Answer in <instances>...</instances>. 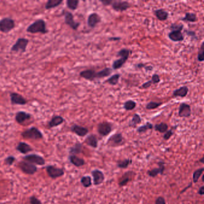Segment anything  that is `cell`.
Listing matches in <instances>:
<instances>
[{"instance_id":"6da1fadb","label":"cell","mask_w":204,"mask_h":204,"mask_svg":"<svg viewBox=\"0 0 204 204\" xmlns=\"http://www.w3.org/2000/svg\"><path fill=\"white\" fill-rule=\"evenodd\" d=\"M28 33L31 34L41 33L42 34H46L48 33V30L46 28V22L42 19H38L31 24L27 29Z\"/></svg>"},{"instance_id":"7a4b0ae2","label":"cell","mask_w":204,"mask_h":204,"mask_svg":"<svg viewBox=\"0 0 204 204\" xmlns=\"http://www.w3.org/2000/svg\"><path fill=\"white\" fill-rule=\"evenodd\" d=\"M22 136L26 139L40 140L43 138L41 131L36 127H32L22 133Z\"/></svg>"},{"instance_id":"3957f363","label":"cell","mask_w":204,"mask_h":204,"mask_svg":"<svg viewBox=\"0 0 204 204\" xmlns=\"http://www.w3.org/2000/svg\"><path fill=\"white\" fill-rule=\"evenodd\" d=\"M15 27L14 20L10 17H4L0 20V31L8 33Z\"/></svg>"},{"instance_id":"277c9868","label":"cell","mask_w":204,"mask_h":204,"mask_svg":"<svg viewBox=\"0 0 204 204\" xmlns=\"http://www.w3.org/2000/svg\"><path fill=\"white\" fill-rule=\"evenodd\" d=\"M29 40L25 38H19L17 39V40L15 44H13V46L11 48V52H21L22 53H24L26 52L27 47L28 44Z\"/></svg>"},{"instance_id":"5b68a950","label":"cell","mask_w":204,"mask_h":204,"mask_svg":"<svg viewBox=\"0 0 204 204\" xmlns=\"http://www.w3.org/2000/svg\"><path fill=\"white\" fill-rule=\"evenodd\" d=\"M19 166L20 169L26 174L33 175L37 171V168L35 165L26 161L20 162L19 163Z\"/></svg>"},{"instance_id":"8992f818","label":"cell","mask_w":204,"mask_h":204,"mask_svg":"<svg viewBox=\"0 0 204 204\" xmlns=\"http://www.w3.org/2000/svg\"><path fill=\"white\" fill-rule=\"evenodd\" d=\"M46 171L47 172L48 175L53 179L61 177L64 175V171L62 169L56 168V166L53 165L47 166Z\"/></svg>"},{"instance_id":"52a82bcc","label":"cell","mask_w":204,"mask_h":204,"mask_svg":"<svg viewBox=\"0 0 204 204\" xmlns=\"http://www.w3.org/2000/svg\"><path fill=\"white\" fill-rule=\"evenodd\" d=\"M65 17V23L68 25L73 30H77L79 27L80 24L79 22H77L74 19L73 14L69 11H67L64 14Z\"/></svg>"},{"instance_id":"ba28073f","label":"cell","mask_w":204,"mask_h":204,"mask_svg":"<svg viewBox=\"0 0 204 204\" xmlns=\"http://www.w3.org/2000/svg\"><path fill=\"white\" fill-rule=\"evenodd\" d=\"M24 159L27 161L28 162L38 165H45V160L40 155L36 154H30L24 157Z\"/></svg>"},{"instance_id":"9c48e42d","label":"cell","mask_w":204,"mask_h":204,"mask_svg":"<svg viewBox=\"0 0 204 204\" xmlns=\"http://www.w3.org/2000/svg\"><path fill=\"white\" fill-rule=\"evenodd\" d=\"M11 103L13 105H24L27 104V100L24 98L21 95L16 93L11 92L10 94Z\"/></svg>"},{"instance_id":"30bf717a","label":"cell","mask_w":204,"mask_h":204,"mask_svg":"<svg viewBox=\"0 0 204 204\" xmlns=\"http://www.w3.org/2000/svg\"><path fill=\"white\" fill-rule=\"evenodd\" d=\"M98 132L103 137L108 135L112 130V125L110 123L103 122L100 123L97 127Z\"/></svg>"},{"instance_id":"8fae6325","label":"cell","mask_w":204,"mask_h":204,"mask_svg":"<svg viewBox=\"0 0 204 204\" xmlns=\"http://www.w3.org/2000/svg\"><path fill=\"white\" fill-rule=\"evenodd\" d=\"M111 7L116 11H124L130 7V4L127 1H114L111 4Z\"/></svg>"},{"instance_id":"7c38bea8","label":"cell","mask_w":204,"mask_h":204,"mask_svg":"<svg viewBox=\"0 0 204 204\" xmlns=\"http://www.w3.org/2000/svg\"><path fill=\"white\" fill-rule=\"evenodd\" d=\"M123 137L122 133H116L108 140L107 144L112 147H116L123 144Z\"/></svg>"},{"instance_id":"4fadbf2b","label":"cell","mask_w":204,"mask_h":204,"mask_svg":"<svg viewBox=\"0 0 204 204\" xmlns=\"http://www.w3.org/2000/svg\"><path fill=\"white\" fill-rule=\"evenodd\" d=\"M191 115L190 105L186 103H181L178 109V116L180 118H189Z\"/></svg>"},{"instance_id":"5bb4252c","label":"cell","mask_w":204,"mask_h":204,"mask_svg":"<svg viewBox=\"0 0 204 204\" xmlns=\"http://www.w3.org/2000/svg\"><path fill=\"white\" fill-rule=\"evenodd\" d=\"M101 17L96 13H91L87 18V25L91 28H94L98 24L101 22Z\"/></svg>"},{"instance_id":"9a60e30c","label":"cell","mask_w":204,"mask_h":204,"mask_svg":"<svg viewBox=\"0 0 204 204\" xmlns=\"http://www.w3.org/2000/svg\"><path fill=\"white\" fill-rule=\"evenodd\" d=\"M92 175L93 178V183L96 186L101 184L104 181L105 177L104 174L102 173V171L98 169L93 170L92 172Z\"/></svg>"},{"instance_id":"2e32d148","label":"cell","mask_w":204,"mask_h":204,"mask_svg":"<svg viewBox=\"0 0 204 204\" xmlns=\"http://www.w3.org/2000/svg\"><path fill=\"white\" fill-rule=\"evenodd\" d=\"M168 37L171 41L174 42H180L183 41L184 38L181 31L174 30L169 33Z\"/></svg>"},{"instance_id":"e0dca14e","label":"cell","mask_w":204,"mask_h":204,"mask_svg":"<svg viewBox=\"0 0 204 204\" xmlns=\"http://www.w3.org/2000/svg\"><path fill=\"white\" fill-rule=\"evenodd\" d=\"M71 130L73 132H74L78 136L82 137L86 136L89 132V130L87 128L77 125V124L73 125L71 127Z\"/></svg>"},{"instance_id":"ac0fdd59","label":"cell","mask_w":204,"mask_h":204,"mask_svg":"<svg viewBox=\"0 0 204 204\" xmlns=\"http://www.w3.org/2000/svg\"><path fill=\"white\" fill-rule=\"evenodd\" d=\"M31 118V116L30 114L21 111L16 113L15 116V120L19 124H22L27 121L30 120Z\"/></svg>"},{"instance_id":"d6986e66","label":"cell","mask_w":204,"mask_h":204,"mask_svg":"<svg viewBox=\"0 0 204 204\" xmlns=\"http://www.w3.org/2000/svg\"><path fill=\"white\" fill-rule=\"evenodd\" d=\"M96 72L93 70H86L80 73V77L89 81H93L96 79Z\"/></svg>"},{"instance_id":"ffe728a7","label":"cell","mask_w":204,"mask_h":204,"mask_svg":"<svg viewBox=\"0 0 204 204\" xmlns=\"http://www.w3.org/2000/svg\"><path fill=\"white\" fill-rule=\"evenodd\" d=\"M189 88L186 86H181V87L175 89L173 92L172 95L174 97H181V98H184L186 97L188 93H189Z\"/></svg>"},{"instance_id":"44dd1931","label":"cell","mask_w":204,"mask_h":204,"mask_svg":"<svg viewBox=\"0 0 204 204\" xmlns=\"http://www.w3.org/2000/svg\"><path fill=\"white\" fill-rule=\"evenodd\" d=\"M16 150L22 154H27L33 150L32 147L24 142L19 143L16 147Z\"/></svg>"},{"instance_id":"7402d4cb","label":"cell","mask_w":204,"mask_h":204,"mask_svg":"<svg viewBox=\"0 0 204 204\" xmlns=\"http://www.w3.org/2000/svg\"><path fill=\"white\" fill-rule=\"evenodd\" d=\"M64 119L61 116H53L50 121L49 122V127L50 128L58 126H59L62 123L64 122Z\"/></svg>"},{"instance_id":"603a6c76","label":"cell","mask_w":204,"mask_h":204,"mask_svg":"<svg viewBox=\"0 0 204 204\" xmlns=\"http://www.w3.org/2000/svg\"><path fill=\"white\" fill-rule=\"evenodd\" d=\"M154 13H155L156 17L161 21L166 20L168 18V16H169L168 13L166 11H165L163 8L156 10L154 11Z\"/></svg>"},{"instance_id":"cb8c5ba5","label":"cell","mask_w":204,"mask_h":204,"mask_svg":"<svg viewBox=\"0 0 204 204\" xmlns=\"http://www.w3.org/2000/svg\"><path fill=\"white\" fill-rule=\"evenodd\" d=\"M165 169V166L163 165V162H161L159 167L158 168H154L152 170H150L148 171V174L150 177H155L157 176L159 174H163V171Z\"/></svg>"},{"instance_id":"d4e9b609","label":"cell","mask_w":204,"mask_h":204,"mask_svg":"<svg viewBox=\"0 0 204 204\" xmlns=\"http://www.w3.org/2000/svg\"><path fill=\"white\" fill-rule=\"evenodd\" d=\"M85 143L93 148H96L98 147V139L94 135L91 134L89 135L85 140Z\"/></svg>"},{"instance_id":"484cf974","label":"cell","mask_w":204,"mask_h":204,"mask_svg":"<svg viewBox=\"0 0 204 204\" xmlns=\"http://www.w3.org/2000/svg\"><path fill=\"white\" fill-rule=\"evenodd\" d=\"M113 72V69L110 68H105L100 71L96 73V78L102 79L106 77H108Z\"/></svg>"},{"instance_id":"4316f807","label":"cell","mask_w":204,"mask_h":204,"mask_svg":"<svg viewBox=\"0 0 204 204\" xmlns=\"http://www.w3.org/2000/svg\"><path fill=\"white\" fill-rule=\"evenodd\" d=\"M69 160L71 163L77 167L82 166L85 163L83 159L76 156V155H70L69 156Z\"/></svg>"},{"instance_id":"83f0119b","label":"cell","mask_w":204,"mask_h":204,"mask_svg":"<svg viewBox=\"0 0 204 204\" xmlns=\"http://www.w3.org/2000/svg\"><path fill=\"white\" fill-rule=\"evenodd\" d=\"M182 21L189 22H196L198 20L197 16L195 13H186L184 17L180 19Z\"/></svg>"},{"instance_id":"f1b7e54d","label":"cell","mask_w":204,"mask_h":204,"mask_svg":"<svg viewBox=\"0 0 204 204\" xmlns=\"http://www.w3.org/2000/svg\"><path fill=\"white\" fill-rule=\"evenodd\" d=\"M62 2V0H49L45 5V8L50 10L58 7Z\"/></svg>"},{"instance_id":"f546056e","label":"cell","mask_w":204,"mask_h":204,"mask_svg":"<svg viewBox=\"0 0 204 204\" xmlns=\"http://www.w3.org/2000/svg\"><path fill=\"white\" fill-rule=\"evenodd\" d=\"M82 144L80 143H77L73 147H72L70 150V153L71 155H76L79 154L82 152Z\"/></svg>"},{"instance_id":"4dcf8cb0","label":"cell","mask_w":204,"mask_h":204,"mask_svg":"<svg viewBox=\"0 0 204 204\" xmlns=\"http://www.w3.org/2000/svg\"><path fill=\"white\" fill-rule=\"evenodd\" d=\"M120 77H121L120 74H116L111 76L110 78H108L105 82L108 83L111 86H116L118 84Z\"/></svg>"},{"instance_id":"1f68e13d","label":"cell","mask_w":204,"mask_h":204,"mask_svg":"<svg viewBox=\"0 0 204 204\" xmlns=\"http://www.w3.org/2000/svg\"><path fill=\"white\" fill-rule=\"evenodd\" d=\"M137 106V103L132 100L126 101L123 105V108L126 111H131L135 108Z\"/></svg>"},{"instance_id":"d6a6232c","label":"cell","mask_w":204,"mask_h":204,"mask_svg":"<svg viewBox=\"0 0 204 204\" xmlns=\"http://www.w3.org/2000/svg\"><path fill=\"white\" fill-rule=\"evenodd\" d=\"M126 62V60L123 58H120V59H118L115 61L112 64V69L116 70H119L121 68Z\"/></svg>"},{"instance_id":"836d02e7","label":"cell","mask_w":204,"mask_h":204,"mask_svg":"<svg viewBox=\"0 0 204 204\" xmlns=\"http://www.w3.org/2000/svg\"><path fill=\"white\" fill-rule=\"evenodd\" d=\"M132 172H126L125 173L122 177V178L121 179L119 184L121 186H124L125 185H126V184L130 181V176H131V174Z\"/></svg>"},{"instance_id":"e575fe53","label":"cell","mask_w":204,"mask_h":204,"mask_svg":"<svg viewBox=\"0 0 204 204\" xmlns=\"http://www.w3.org/2000/svg\"><path fill=\"white\" fill-rule=\"evenodd\" d=\"M141 122V118L140 116L138 114L136 113V114H134V115L133 116L131 121L129 123V125L130 127H135Z\"/></svg>"},{"instance_id":"d590c367","label":"cell","mask_w":204,"mask_h":204,"mask_svg":"<svg viewBox=\"0 0 204 204\" xmlns=\"http://www.w3.org/2000/svg\"><path fill=\"white\" fill-rule=\"evenodd\" d=\"M155 129L161 133H165L168 129V126L165 123H161L155 124Z\"/></svg>"},{"instance_id":"8d00e7d4","label":"cell","mask_w":204,"mask_h":204,"mask_svg":"<svg viewBox=\"0 0 204 204\" xmlns=\"http://www.w3.org/2000/svg\"><path fill=\"white\" fill-rule=\"evenodd\" d=\"M153 127V124L151 123L147 122L144 125L140 126L137 129V132L138 133H144V132H146L148 130L152 129Z\"/></svg>"},{"instance_id":"74e56055","label":"cell","mask_w":204,"mask_h":204,"mask_svg":"<svg viewBox=\"0 0 204 204\" xmlns=\"http://www.w3.org/2000/svg\"><path fill=\"white\" fill-rule=\"evenodd\" d=\"M67 7L72 10H76L79 5V1L78 0H67Z\"/></svg>"},{"instance_id":"f35d334b","label":"cell","mask_w":204,"mask_h":204,"mask_svg":"<svg viewBox=\"0 0 204 204\" xmlns=\"http://www.w3.org/2000/svg\"><path fill=\"white\" fill-rule=\"evenodd\" d=\"M130 53V50L127 49H122L119 52H118L117 55L118 56H120L121 58H123L127 61L129 58Z\"/></svg>"},{"instance_id":"ab89813d","label":"cell","mask_w":204,"mask_h":204,"mask_svg":"<svg viewBox=\"0 0 204 204\" xmlns=\"http://www.w3.org/2000/svg\"><path fill=\"white\" fill-rule=\"evenodd\" d=\"M81 183L84 187H89L92 185V180L89 176H84L81 178Z\"/></svg>"},{"instance_id":"60d3db41","label":"cell","mask_w":204,"mask_h":204,"mask_svg":"<svg viewBox=\"0 0 204 204\" xmlns=\"http://www.w3.org/2000/svg\"><path fill=\"white\" fill-rule=\"evenodd\" d=\"M204 168H202L197 169L196 171H195L193 172V182L195 183H197L198 181L199 177L201 176V175L202 174V173L204 172Z\"/></svg>"},{"instance_id":"b9f144b4","label":"cell","mask_w":204,"mask_h":204,"mask_svg":"<svg viewBox=\"0 0 204 204\" xmlns=\"http://www.w3.org/2000/svg\"><path fill=\"white\" fill-rule=\"evenodd\" d=\"M162 105V102H158L154 101H150L146 105V109L147 110H154L158 108Z\"/></svg>"},{"instance_id":"7bdbcfd3","label":"cell","mask_w":204,"mask_h":204,"mask_svg":"<svg viewBox=\"0 0 204 204\" xmlns=\"http://www.w3.org/2000/svg\"><path fill=\"white\" fill-rule=\"evenodd\" d=\"M132 163V161L130 159H124L123 161H119L118 162V166L120 168H126L129 166V165Z\"/></svg>"},{"instance_id":"ee69618b","label":"cell","mask_w":204,"mask_h":204,"mask_svg":"<svg viewBox=\"0 0 204 204\" xmlns=\"http://www.w3.org/2000/svg\"><path fill=\"white\" fill-rule=\"evenodd\" d=\"M204 42H202L199 49L198 54V61L199 62H204Z\"/></svg>"},{"instance_id":"f6af8a7d","label":"cell","mask_w":204,"mask_h":204,"mask_svg":"<svg viewBox=\"0 0 204 204\" xmlns=\"http://www.w3.org/2000/svg\"><path fill=\"white\" fill-rule=\"evenodd\" d=\"M184 28V25L182 24H172L171 27L170 28L172 31L174 30H178V31H182L183 29Z\"/></svg>"},{"instance_id":"bcb514c9","label":"cell","mask_w":204,"mask_h":204,"mask_svg":"<svg viewBox=\"0 0 204 204\" xmlns=\"http://www.w3.org/2000/svg\"><path fill=\"white\" fill-rule=\"evenodd\" d=\"M15 160H16V158L14 156H8L7 158H6L5 159V163L7 165L11 166L13 163L14 162Z\"/></svg>"},{"instance_id":"7dc6e473","label":"cell","mask_w":204,"mask_h":204,"mask_svg":"<svg viewBox=\"0 0 204 204\" xmlns=\"http://www.w3.org/2000/svg\"><path fill=\"white\" fill-rule=\"evenodd\" d=\"M185 33L187 36L189 37H190L192 40H198V37L196 35V33L194 31H189V30H186Z\"/></svg>"},{"instance_id":"c3c4849f","label":"cell","mask_w":204,"mask_h":204,"mask_svg":"<svg viewBox=\"0 0 204 204\" xmlns=\"http://www.w3.org/2000/svg\"><path fill=\"white\" fill-rule=\"evenodd\" d=\"M151 80L153 83V84H158L161 82V79H160V77L158 74H155L152 76Z\"/></svg>"},{"instance_id":"681fc988","label":"cell","mask_w":204,"mask_h":204,"mask_svg":"<svg viewBox=\"0 0 204 204\" xmlns=\"http://www.w3.org/2000/svg\"><path fill=\"white\" fill-rule=\"evenodd\" d=\"M30 201L31 204H41V201L38 199L35 196H31L30 198Z\"/></svg>"},{"instance_id":"f907efd6","label":"cell","mask_w":204,"mask_h":204,"mask_svg":"<svg viewBox=\"0 0 204 204\" xmlns=\"http://www.w3.org/2000/svg\"><path fill=\"white\" fill-rule=\"evenodd\" d=\"M173 135V132L172 131V130H167L164 136H163V138L165 140H169L171 137L172 135Z\"/></svg>"},{"instance_id":"816d5d0a","label":"cell","mask_w":204,"mask_h":204,"mask_svg":"<svg viewBox=\"0 0 204 204\" xmlns=\"http://www.w3.org/2000/svg\"><path fill=\"white\" fill-rule=\"evenodd\" d=\"M153 84V83L152 82V80H149L148 82H145L144 83H143L141 86V88L143 89H147L149 88L150 87H151L152 84Z\"/></svg>"},{"instance_id":"f5cc1de1","label":"cell","mask_w":204,"mask_h":204,"mask_svg":"<svg viewBox=\"0 0 204 204\" xmlns=\"http://www.w3.org/2000/svg\"><path fill=\"white\" fill-rule=\"evenodd\" d=\"M155 204H166L165 200L163 197H159L156 199Z\"/></svg>"},{"instance_id":"db71d44e","label":"cell","mask_w":204,"mask_h":204,"mask_svg":"<svg viewBox=\"0 0 204 204\" xmlns=\"http://www.w3.org/2000/svg\"><path fill=\"white\" fill-rule=\"evenodd\" d=\"M113 1L112 0H102V1H100V2L104 5L107 6V5H111L112 2Z\"/></svg>"},{"instance_id":"11a10c76","label":"cell","mask_w":204,"mask_h":204,"mask_svg":"<svg viewBox=\"0 0 204 204\" xmlns=\"http://www.w3.org/2000/svg\"><path fill=\"white\" fill-rule=\"evenodd\" d=\"M198 194H199L200 195H204V187L202 186L201 187L199 188V191H198Z\"/></svg>"},{"instance_id":"9f6ffc18","label":"cell","mask_w":204,"mask_h":204,"mask_svg":"<svg viewBox=\"0 0 204 204\" xmlns=\"http://www.w3.org/2000/svg\"><path fill=\"white\" fill-rule=\"evenodd\" d=\"M110 41H119L121 40V37H110L108 39Z\"/></svg>"},{"instance_id":"6f0895ef","label":"cell","mask_w":204,"mask_h":204,"mask_svg":"<svg viewBox=\"0 0 204 204\" xmlns=\"http://www.w3.org/2000/svg\"><path fill=\"white\" fill-rule=\"evenodd\" d=\"M136 67H137L138 68H144V67H146V65H145L144 64H142V63H140V64H137V65H136Z\"/></svg>"},{"instance_id":"680465c9","label":"cell","mask_w":204,"mask_h":204,"mask_svg":"<svg viewBox=\"0 0 204 204\" xmlns=\"http://www.w3.org/2000/svg\"><path fill=\"white\" fill-rule=\"evenodd\" d=\"M153 67L152 66H146L144 67V69L147 71H152L153 70Z\"/></svg>"},{"instance_id":"91938a15","label":"cell","mask_w":204,"mask_h":204,"mask_svg":"<svg viewBox=\"0 0 204 204\" xmlns=\"http://www.w3.org/2000/svg\"><path fill=\"white\" fill-rule=\"evenodd\" d=\"M204 175H203V177H202V181H203V182H204Z\"/></svg>"}]
</instances>
